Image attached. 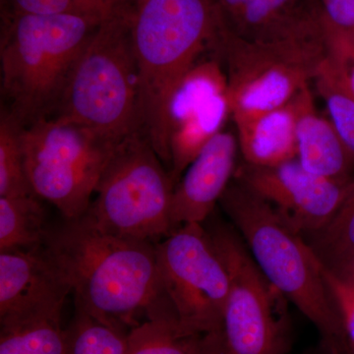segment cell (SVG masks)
Returning <instances> with one entry per match:
<instances>
[{"mask_svg":"<svg viewBox=\"0 0 354 354\" xmlns=\"http://www.w3.org/2000/svg\"><path fill=\"white\" fill-rule=\"evenodd\" d=\"M322 1H325V0H322Z\"/></svg>","mask_w":354,"mask_h":354,"instance_id":"33","label":"cell"},{"mask_svg":"<svg viewBox=\"0 0 354 354\" xmlns=\"http://www.w3.org/2000/svg\"><path fill=\"white\" fill-rule=\"evenodd\" d=\"M234 178L271 204L305 241L329 223L354 183L310 172L297 158L274 167L243 162Z\"/></svg>","mask_w":354,"mask_h":354,"instance_id":"11","label":"cell"},{"mask_svg":"<svg viewBox=\"0 0 354 354\" xmlns=\"http://www.w3.org/2000/svg\"><path fill=\"white\" fill-rule=\"evenodd\" d=\"M46 247L68 279L76 308L97 320L128 332L146 321H179L156 243L106 234L77 218L50 230Z\"/></svg>","mask_w":354,"mask_h":354,"instance_id":"1","label":"cell"},{"mask_svg":"<svg viewBox=\"0 0 354 354\" xmlns=\"http://www.w3.org/2000/svg\"><path fill=\"white\" fill-rule=\"evenodd\" d=\"M329 120L354 162V95L326 57L313 79Z\"/></svg>","mask_w":354,"mask_h":354,"instance_id":"24","label":"cell"},{"mask_svg":"<svg viewBox=\"0 0 354 354\" xmlns=\"http://www.w3.org/2000/svg\"><path fill=\"white\" fill-rule=\"evenodd\" d=\"M209 221L204 227L230 279L221 329L225 353L288 354L292 344L290 300L261 271L232 223Z\"/></svg>","mask_w":354,"mask_h":354,"instance_id":"9","label":"cell"},{"mask_svg":"<svg viewBox=\"0 0 354 354\" xmlns=\"http://www.w3.org/2000/svg\"><path fill=\"white\" fill-rule=\"evenodd\" d=\"M36 195L0 197V251H34L46 245L50 228Z\"/></svg>","mask_w":354,"mask_h":354,"instance_id":"18","label":"cell"},{"mask_svg":"<svg viewBox=\"0 0 354 354\" xmlns=\"http://www.w3.org/2000/svg\"><path fill=\"white\" fill-rule=\"evenodd\" d=\"M125 6L138 66L141 132L169 171L171 101L213 46L221 11L216 0H127Z\"/></svg>","mask_w":354,"mask_h":354,"instance_id":"2","label":"cell"},{"mask_svg":"<svg viewBox=\"0 0 354 354\" xmlns=\"http://www.w3.org/2000/svg\"><path fill=\"white\" fill-rule=\"evenodd\" d=\"M65 354H125L128 330L97 320L87 312L76 308L65 329Z\"/></svg>","mask_w":354,"mask_h":354,"instance_id":"23","label":"cell"},{"mask_svg":"<svg viewBox=\"0 0 354 354\" xmlns=\"http://www.w3.org/2000/svg\"><path fill=\"white\" fill-rule=\"evenodd\" d=\"M23 127L8 109L0 116V197L35 195L26 171L21 143ZM37 196V195H36Z\"/></svg>","mask_w":354,"mask_h":354,"instance_id":"22","label":"cell"},{"mask_svg":"<svg viewBox=\"0 0 354 354\" xmlns=\"http://www.w3.org/2000/svg\"><path fill=\"white\" fill-rule=\"evenodd\" d=\"M329 271L342 281L354 288V254L335 269Z\"/></svg>","mask_w":354,"mask_h":354,"instance_id":"29","label":"cell"},{"mask_svg":"<svg viewBox=\"0 0 354 354\" xmlns=\"http://www.w3.org/2000/svg\"><path fill=\"white\" fill-rule=\"evenodd\" d=\"M301 354H342L335 349L330 348L329 344H326L325 342L319 341L318 344H316L313 348L307 349L304 353Z\"/></svg>","mask_w":354,"mask_h":354,"instance_id":"31","label":"cell"},{"mask_svg":"<svg viewBox=\"0 0 354 354\" xmlns=\"http://www.w3.org/2000/svg\"><path fill=\"white\" fill-rule=\"evenodd\" d=\"M122 142L55 116L23 127L21 143L35 195L53 204L65 220L81 218Z\"/></svg>","mask_w":354,"mask_h":354,"instance_id":"8","label":"cell"},{"mask_svg":"<svg viewBox=\"0 0 354 354\" xmlns=\"http://www.w3.org/2000/svg\"><path fill=\"white\" fill-rule=\"evenodd\" d=\"M306 241L328 270L335 269L354 254V183L329 223Z\"/></svg>","mask_w":354,"mask_h":354,"instance_id":"21","label":"cell"},{"mask_svg":"<svg viewBox=\"0 0 354 354\" xmlns=\"http://www.w3.org/2000/svg\"><path fill=\"white\" fill-rule=\"evenodd\" d=\"M104 18L6 14L0 44L1 92L8 102L6 109L21 127L53 115L77 60Z\"/></svg>","mask_w":354,"mask_h":354,"instance_id":"3","label":"cell"},{"mask_svg":"<svg viewBox=\"0 0 354 354\" xmlns=\"http://www.w3.org/2000/svg\"><path fill=\"white\" fill-rule=\"evenodd\" d=\"M53 116L120 142L142 133L138 66L125 3L95 30Z\"/></svg>","mask_w":354,"mask_h":354,"instance_id":"5","label":"cell"},{"mask_svg":"<svg viewBox=\"0 0 354 354\" xmlns=\"http://www.w3.org/2000/svg\"><path fill=\"white\" fill-rule=\"evenodd\" d=\"M304 90L286 106L235 122L243 162L274 167L297 158L295 132Z\"/></svg>","mask_w":354,"mask_h":354,"instance_id":"16","label":"cell"},{"mask_svg":"<svg viewBox=\"0 0 354 354\" xmlns=\"http://www.w3.org/2000/svg\"><path fill=\"white\" fill-rule=\"evenodd\" d=\"M205 335L184 329L179 321H146L128 333L125 354H203Z\"/></svg>","mask_w":354,"mask_h":354,"instance_id":"20","label":"cell"},{"mask_svg":"<svg viewBox=\"0 0 354 354\" xmlns=\"http://www.w3.org/2000/svg\"><path fill=\"white\" fill-rule=\"evenodd\" d=\"M114 1H115L116 3L118 4V6H121V4L125 3V2H127V0H114Z\"/></svg>","mask_w":354,"mask_h":354,"instance_id":"32","label":"cell"},{"mask_svg":"<svg viewBox=\"0 0 354 354\" xmlns=\"http://www.w3.org/2000/svg\"><path fill=\"white\" fill-rule=\"evenodd\" d=\"M71 286L46 245L0 253V325L59 315Z\"/></svg>","mask_w":354,"mask_h":354,"instance_id":"13","label":"cell"},{"mask_svg":"<svg viewBox=\"0 0 354 354\" xmlns=\"http://www.w3.org/2000/svg\"><path fill=\"white\" fill-rule=\"evenodd\" d=\"M203 354H227L221 339V330L205 335Z\"/></svg>","mask_w":354,"mask_h":354,"instance_id":"30","label":"cell"},{"mask_svg":"<svg viewBox=\"0 0 354 354\" xmlns=\"http://www.w3.org/2000/svg\"><path fill=\"white\" fill-rule=\"evenodd\" d=\"M176 185L142 133L118 146L81 220L106 234L158 243L176 230L171 221Z\"/></svg>","mask_w":354,"mask_h":354,"instance_id":"7","label":"cell"},{"mask_svg":"<svg viewBox=\"0 0 354 354\" xmlns=\"http://www.w3.org/2000/svg\"><path fill=\"white\" fill-rule=\"evenodd\" d=\"M297 160L318 176L339 181H351L353 158L328 118L317 113L311 90L302 94L297 123Z\"/></svg>","mask_w":354,"mask_h":354,"instance_id":"17","label":"cell"},{"mask_svg":"<svg viewBox=\"0 0 354 354\" xmlns=\"http://www.w3.org/2000/svg\"><path fill=\"white\" fill-rule=\"evenodd\" d=\"M322 2L324 17L354 39V0H325Z\"/></svg>","mask_w":354,"mask_h":354,"instance_id":"28","label":"cell"},{"mask_svg":"<svg viewBox=\"0 0 354 354\" xmlns=\"http://www.w3.org/2000/svg\"><path fill=\"white\" fill-rule=\"evenodd\" d=\"M218 203L261 271L315 326L321 341L346 354L341 319L323 265L304 237L271 204L234 178Z\"/></svg>","mask_w":354,"mask_h":354,"instance_id":"4","label":"cell"},{"mask_svg":"<svg viewBox=\"0 0 354 354\" xmlns=\"http://www.w3.org/2000/svg\"><path fill=\"white\" fill-rule=\"evenodd\" d=\"M239 141L221 131L205 146L174 187L171 221L174 228L186 223H204L234 179Z\"/></svg>","mask_w":354,"mask_h":354,"instance_id":"14","label":"cell"},{"mask_svg":"<svg viewBox=\"0 0 354 354\" xmlns=\"http://www.w3.org/2000/svg\"><path fill=\"white\" fill-rule=\"evenodd\" d=\"M212 50L227 76L234 123L290 104L313 81L327 57L324 32L276 41H247L223 23Z\"/></svg>","mask_w":354,"mask_h":354,"instance_id":"6","label":"cell"},{"mask_svg":"<svg viewBox=\"0 0 354 354\" xmlns=\"http://www.w3.org/2000/svg\"><path fill=\"white\" fill-rule=\"evenodd\" d=\"M232 116L227 76L218 57L199 60L174 95L169 111L172 183L176 185L191 162Z\"/></svg>","mask_w":354,"mask_h":354,"instance_id":"12","label":"cell"},{"mask_svg":"<svg viewBox=\"0 0 354 354\" xmlns=\"http://www.w3.org/2000/svg\"><path fill=\"white\" fill-rule=\"evenodd\" d=\"M321 22L327 46V57L349 92L354 95V39L330 24L324 17L323 12Z\"/></svg>","mask_w":354,"mask_h":354,"instance_id":"26","label":"cell"},{"mask_svg":"<svg viewBox=\"0 0 354 354\" xmlns=\"http://www.w3.org/2000/svg\"><path fill=\"white\" fill-rule=\"evenodd\" d=\"M62 314L1 325L0 354H65Z\"/></svg>","mask_w":354,"mask_h":354,"instance_id":"19","label":"cell"},{"mask_svg":"<svg viewBox=\"0 0 354 354\" xmlns=\"http://www.w3.org/2000/svg\"><path fill=\"white\" fill-rule=\"evenodd\" d=\"M158 271L181 326L206 335L221 329L230 291L223 260L203 223H186L156 243Z\"/></svg>","mask_w":354,"mask_h":354,"instance_id":"10","label":"cell"},{"mask_svg":"<svg viewBox=\"0 0 354 354\" xmlns=\"http://www.w3.org/2000/svg\"><path fill=\"white\" fill-rule=\"evenodd\" d=\"M12 11L27 14H78L104 18L118 8L114 0H9Z\"/></svg>","mask_w":354,"mask_h":354,"instance_id":"25","label":"cell"},{"mask_svg":"<svg viewBox=\"0 0 354 354\" xmlns=\"http://www.w3.org/2000/svg\"><path fill=\"white\" fill-rule=\"evenodd\" d=\"M225 26L254 41H276L322 32V6L304 0H216Z\"/></svg>","mask_w":354,"mask_h":354,"instance_id":"15","label":"cell"},{"mask_svg":"<svg viewBox=\"0 0 354 354\" xmlns=\"http://www.w3.org/2000/svg\"><path fill=\"white\" fill-rule=\"evenodd\" d=\"M323 274L341 319L346 354H354V288L323 266Z\"/></svg>","mask_w":354,"mask_h":354,"instance_id":"27","label":"cell"}]
</instances>
